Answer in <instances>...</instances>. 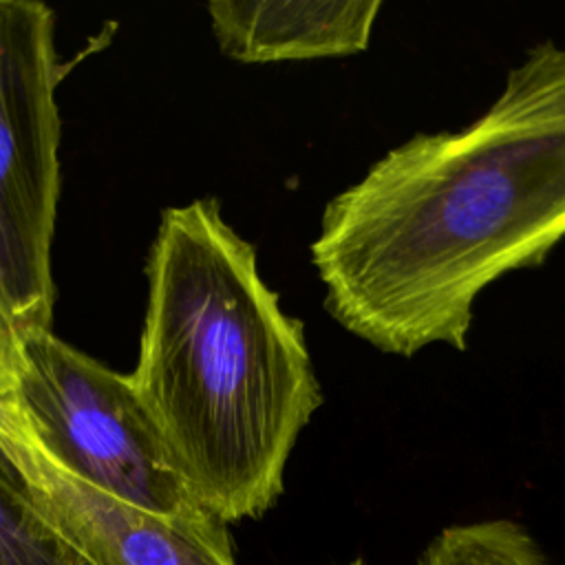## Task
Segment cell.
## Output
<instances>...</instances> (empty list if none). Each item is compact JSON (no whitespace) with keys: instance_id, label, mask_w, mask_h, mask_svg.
<instances>
[{"instance_id":"1","label":"cell","mask_w":565,"mask_h":565,"mask_svg":"<svg viewBox=\"0 0 565 565\" xmlns=\"http://www.w3.org/2000/svg\"><path fill=\"white\" fill-rule=\"evenodd\" d=\"M565 236V49L543 42L459 132L415 135L335 194L311 243L324 309L384 353L463 351L472 305Z\"/></svg>"},{"instance_id":"2","label":"cell","mask_w":565,"mask_h":565,"mask_svg":"<svg viewBox=\"0 0 565 565\" xmlns=\"http://www.w3.org/2000/svg\"><path fill=\"white\" fill-rule=\"evenodd\" d=\"M128 375L170 468L225 525L267 512L322 404L305 329L280 309L256 249L216 199L161 214Z\"/></svg>"},{"instance_id":"3","label":"cell","mask_w":565,"mask_h":565,"mask_svg":"<svg viewBox=\"0 0 565 565\" xmlns=\"http://www.w3.org/2000/svg\"><path fill=\"white\" fill-rule=\"evenodd\" d=\"M62 71L53 11L0 0V305L18 333L53 318Z\"/></svg>"},{"instance_id":"4","label":"cell","mask_w":565,"mask_h":565,"mask_svg":"<svg viewBox=\"0 0 565 565\" xmlns=\"http://www.w3.org/2000/svg\"><path fill=\"white\" fill-rule=\"evenodd\" d=\"M18 402L38 448L64 472L139 510H203L170 468L128 375L51 329L20 333Z\"/></svg>"},{"instance_id":"5","label":"cell","mask_w":565,"mask_h":565,"mask_svg":"<svg viewBox=\"0 0 565 565\" xmlns=\"http://www.w3.org/2000/svg\"><path fill=\"white\" fill-rule=\"evenodd\" d=\"M11 466L46 521L95 565H236L223 521L205 510L161 516L57 468L35 444Z\"/></svg>"},{"instance_id":"6","label":"cell","mask_w":565,"mask_h":565,"mask_svg":"<svg viewBox=\"0 0 565 565\" xmlns=\"http://www.w3.org/2000/svg\"><path fill=\"white\" fill-rule=\"evenodd\" d=\"M382 2H232L207 4L221 51L238 62L338 57L364 51Z\"/></svg>"},{"instance_id":"7","label":"cell","mask_w":565,"mask_h":565,"mask_svg":"<svg viewBox=\"0 0 565 565\" xmlns=\"http://www.w3.org/2000/svg\"><path fill=\"white\" fill-rule=\"evenodd\" d=\"M0 565H95L46 521L2 450Z\"/></svg>"},{"instance_id":"8","label":"cell","mask_w":565,"mask_h":565,"mask_svg":"<svg viewBox=\"0 0 565 565\" xmlns=\"http://www.w3.org/2000/svg\"><path fill=\"white\" fill-rule=\"evenodd\" d=\"M417 565H550L536 541L514 521L450 525L422 552Z\"/></svg>"},{"instance_id":"9","label":"cell","mask_w":565,"mask_h":565,"mask_svg":"<svg viewBox=\"0 0 565 565\" xmlns=\"http://www.w3.org/2000/svg\"><path fill=\"white\" fill-rule=\"evenodd\" d=\"M20 364V333L7 311L0 307V450L9 461L29 441H33L18 402Z\"/></svg>"},{"instance_id":"10","label":"cell","mask_w":565,"mask_h":565,"mask_svg":"<svg viewBox=\"0 0 565 565\" xmlns=\"http://www.w3.org/2000/svg\"><path fill=\"white\" fill-rule=\"evenodd\" d=\"M347 565H366L362 558H355V561H351V563H347Z\"/></svg>"},{"instance_id":"11","label":"cell","mask_w":565,"mask_h":565,"mask_svg":"<svg viewBox=\"0 0 565 565\" xmlns=\"http://www.w3.org/2000/svg\"><path fill=\"white\" fill-rule=\"evenodd\" d=\"M0 307H2V305H0Z\"/></svg>"}]
</instances>
